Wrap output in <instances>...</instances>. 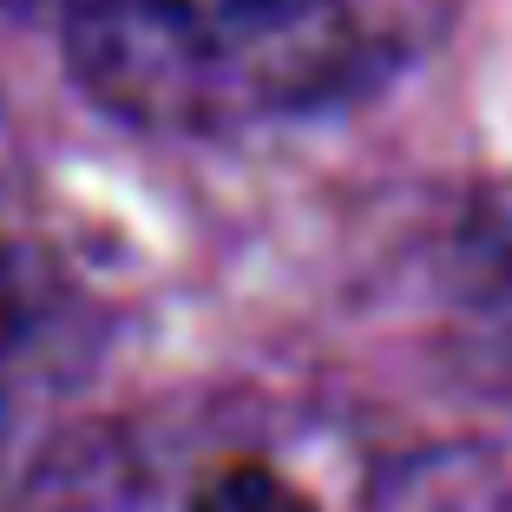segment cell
<instances>
[{"label": "cell", "instance_id": "cell-2", "mask_svg": "<svg viewBox=\"0 0 512 512\" xmlns=\"http://www.w3.org/2000/svg\"><path fill=\"white\" fill-rule=\"evenodd\" d=\"M362 512H512V480L486 447L440 440L375 473Z\"/></svg>", "mask_w": 512, "mask_h": 512}, {"label": "cell", "instance_id": "cell-4", "mask_svg": "<svg viewBox=\"0 0 512 512\" xmlns=\"http://www.w3.org/2000/svg\"><path fill=\"white\" fill-rule=\"evenodd\" d=\"M467 368H473V375H480L493 394H512V283L473 309Z\"/></svg>", "mask_w": 512, "mask_h": 512}, {"label": "cell", "instance_id": "cell-1", "mask_svg": "<svg viewBox=\"0 0 512 512\" xmlns=\"http://www.w3.org/2000/svg\"><path fill=\"white\" fill-rule=\"evenodd\" d=\"M66 66L145 132H243L322 112L381 73L368 0H66Z\"/></svg>", "mask_w": 512, "mask_h": 512}, {"label": "cell", "instance_id": "cell-5", "mask_svg": "<svg viewBox=\"0 0 512 512\" xmlns=\"http://www.w3.org/2000/svg\"><path fill=\"white\" fill-rule=\"evenodd\" d=\"M0 217H14V125L0 112Z\"/></svg>", "mask_w": 512, "mask_h": 512}, {"label": "cell", "instance_id": "cell-3", "mask_svg": "<svg viewBox=\"0 0 512 512\" xmlns=\"http://www.w3.org/2000/svg\"><path fill=\"white\" fill-rule=\"evenodd\" d=\"M191 512H316V499L263 460H230L197 480Z\"/></svg>", "mask_w": 512, "mask_h": 512}, {"label": "cell", "instance_id": "cell-6", "mask_svg": "<svg viewBox=\"0 0 512 512\" xmlns=\"http://www.w3.org/2000/svg\"><path fill=\"white\" fill-rule=\"evenodd\" d=\"M20 7H46V14L60 20V7H66V0H20Z\"/></svg>", "mask_w": 512, "mask_h": 512}]
</instances>
